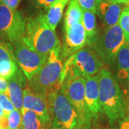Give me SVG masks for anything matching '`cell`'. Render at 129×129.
<instances>
[{"instance_id": "cell-1", "label": "cell", "mask_w": 129, "mask_h": 129, "mask_svg": "<svg viewBox=\"0 0 129 129\" xmlns=\"http://www.w3.org/2000/svg\"><path fill=\"white\" fill-rule=\"evenodd\" d=\"M101 110L108 117L111 124L123 118L125 113V103L116 80L110 70L103 69L97 74Z\"/></svg>"}, {"instance_id": "cell-2", "label": "cell", "mask_w": 129, "mask_h": 129, "mask_svg": "<svg viewBox=\"0 0 129 129\" xmlns=\"http://www.w3.org/2000/svg\"><path fill=\"white\" fill-rule=\"evenodd\" d=\"M60 54V47L51 51L40 70L29 80L28 88L47 96L60 90L63 70Z\"/></svg>"}, {"instance_id": "cell-3", "label": "cell", "mask_w": 129, "mask_h": 129, "mask_svg": "<svg viewBox=\"0 0 129 129\" xmlns=\"http://www.w3.org/2000/svg\"><path fill=\"white\" fill-rule=\"evenodd\" d=\"M22 40L34 50L47 57L52 50L60 47L55 31L49 27L42 14L28 19Z\"/></svg>"}, {"instance_id": "cell-4", "label": "cell", "mask_w": 129, "mask_h": 129, "mask_svg": "<svg viewBox=\"0 0 129 129\" xmlns=\"http://www.w3.org/2000/svg\"><path fill=\"white\" fill-rule=\"evenodd\" d=\"M103 62L94 50L91 47H83L66 60L62 75L70 74L86 78L96 75L103 68Z\"/></svg>"}, {"instance_id": "cell-5", "label": "cell", "mask_w": 129, "mask_h": 129, "mask_svg": "<svg viewBox=\"0 0 129 129\" xmlns=\"http://www.w3.org/2000/svg\"><path fill=\"white\" fill-rule=\"evenodd\" d=\"M53 127L62 129L82 128L79 116L61 90L49 95Z\"/></svg>"}, {"instance_id": "cell-6", "label": "cell", "mask_w": 129, "mask_h": 129, "mask_svg": "<svg viewBox=\"0 0 129 129\" xmlns=\"http://www.w3.org/2000/svg\"><path fill=\"white\" fill-rule=\"evenodd\" d=\"M125 42L123 30L117 24L99 35L92 47L103 62L111 65L115 63L118 51Z\"/></svg>"}, {"instance_id": "cell-7", "label": "cell", "mask_w": 129, "mask_h": 129, "mask_svg": "<svg viewBox=\"0 0 129 129\" xmlns=\"http://www.w3.org/2000/svg\"><path fill=\"white\" fill-rule=\"evenodd\" d=\"M85 79L81 76H74L64 74L62 76L60 90L73 105L79 116L82 128L88 125L90 118L85 104Z\"/></svg>"}, {"instance_id": "cell-8", "label": "cell", "mask_w": 129, "mask_h": 129, "mask_svg": "<svg viewBox=\"0 0 129 129\" xmlns=\"http://www.w3.org/2000/svg\"><path fill=\"white\" fill-rule=\"evenodd\" d=\"M26 20L17 9L0 5V39L12 46L22 40L25 35Z\"/></svg>"}, {"instance_id": "cell-9", "label": "cell", "mask_w": 129, "mask_h": 129, "mask_svg": "<svg viewBox=\"0 0 129 129\" xmlns=\"http://www.w3.org/2000/svg\"><path fill=\"white\" fill-rule=\"evenodd\" d=\"M14 47L17 64L29 81L40 70L47 57L34 50L22 40Z\"/></svg>"}, {"instance_id": "cell-10", "label": "cell", "mask_w": 129, "mask_h": 129, "mask_svg": "<svg viewBox=\"0 0 129 129\" xmlns=\"http://www.w3.org/2000/svg\"><path fill=\"white\" fill-rule=\"evenodd\" d=\"M64 31V43L60 52V57L67 60L76 52L87 45V40L82 22L74 24Z\"/></svg>"}, {"instance_id": "cell-11", "label": "cell", "mask_w": 129, "mask_h": 129, "mask_svg": "<svg viewBox=\"0 0 129 129\" xmlns=\"http://www.w3.org/2000/svg\"><path fill=\"white\" fill-rule=\"evenodd\" d=\"M22 108L34 111L47 122L51 123L52 113L49 96L32 90L26 86L23 90V103Z\"/></svg>"}, {"instance_id": "cell-12", "label": "cell", "mask_w": 129, "mask_h": 129, "mask_svg": "<svg viewBox=\"0 0 129 129\" xmlns=\"http://www.w3.org/2000/svg\"><path fill=\"white\" fill-rule=\"evenodd\" d=\"M18 70L12 45L0 39V77L9 80Z\"/></svg>"}, {"instance_id": "cell-13", "label": "cell", "mask_w": 129, "mask_h": 129, "mask_svg": "<svg viewBox=\"0 0 129 129\" xmlns=\"http://www.w3.org/2000/svg\"><path fill=\"white\" fill-rule=\"evenodd\" d=\"M85 83V104L90 119L97 118L101 112L99 103L98 75L88 77Z\"/></svg>"}, {"instance_id": "cell-14", "label": "cell", "mask_w": 129, "mask_h": 129, "mask_svg": "<svg viewBox=\"0 0 129 129\" xmlns=\"http://www.w3.org/2000/svg\"><path fill=\"white\" fill-rule=\"evenodd\" d=\"M22 71L19 70L17 73L8 80L7 88L5 93L9 97L15 109L21 111L23 103V86L26 83Z\"/></svg>"}, {"instance_id": "cell-15", "label": "cell", "mask_w": 129, "mask_h": 129, "mask_svg": "<svg viewBox=\"0 0 129 129\" xmlns=\"http://www.w3.org/2000/svg\"><path fill=\"white\" fill-rule=\"evenodd\" d=\"M120 4L113 3L107 0H99L96 8V14L108 27L118 24L121 14Z\"/></svg>"}, {"instance_id": "cell-16", "label": "cell", "mask_w": 129, "mask_h": 129, "mask_svg": "<svg viewBox=\"0 0 129 129\" xmlns=\"http://www.w3.org/2000/svg\"><path fill=\"white\" fill-rule=\"evenodd\" d=\"M82 23L86 33L87 45L92 47L99 36L97 28L95 14L91 11L83 9Z\"/></svg>"}, {"instance_id": "cell-17", "label": "cell", "mask_w": 129, "mask_h": 129, "mask_svg": "<svg viewBox=\"0 0 129 129\" xmlns=\"http://www.w3.org/2000/svg\"><path fill=\"white\" fill-rule=\"evenodd\" d=\"M22 115L19 129H49L51 123L47 122L34 111L25 108L21 109Z\"/></svg>"}, {"instance_id": "cell-18", "label": "cell", "mask_w": 129, "mask_h": 129, "mask_svg": "<svg viewBox=\"0 0 129 129\" xmlns=\"http://www.w3.org/2000/svg\"><path fill=\"white\" fill-rule=\"evenodd\" d=\"M69 0H56L55 2L48 8L45 18L49 27L54 31L60 22L63 14L64 7Z\"/></svg>"}, {"instance_id": "cell-19", "label": "cell", "mask_w": 129, "mask_h": 129, "mask_svg": "<svg viewBox=\"0 0 129 129\" xmlns=\"http://www.w3.org/2000/svg\"><path fill=\"white\" fill-rule=\"evenodd\" d=\"M118 75L121 80L129 78V43L125 42L117 55Z\"/></svg>"}, {"instance_id": "cell-20", "label": "cell", "mask_w": 129, "mask_h": 129, "mask_svg": "<svg viewBox=\"0 0 129 129\" xmlns=\"http://www.w3.org/2000/svg\"><path fill=\"white\" fill-rule=\"evenodd\" d=\"M83 9L75 0H70L69 6L64 14V30L74 24L82 22Z\"/></svg>"}, {"instance_id": "cell-21", "label": "cell", "mask_w": 129, "mask_h": 129, "mask_svg": "<svg viewBox=\"0 0 129 129\" xmlns=\"http://www.w3.org/2000/svg\"><path fill=\"white\" fill-rule=\"evenodd\" d=\"M118 24L123 30L125 41L129 43V7L121 12Z\"/></svg>"}, {"instance_id": "cell-22", "label": "cell", "mask_w": 129, "mask_h": 129, "mask_svg": "<svg viewBox=\"0 0 129 129\" xmlns=\"http://www.w3.org/2000/svg\"><path fill=\"white\" fill-rule=\"evenodd\" d=\"M22 115L21 111L14 109L7 115L9 129H19L22 124Z\"/></svg>"}, {"instance_id": "cell-23", "label": "cell", "mask_w": 129, "mask_h": 129, "mask_svg": "<svg viewBox=\"0 0 129 129\" xmlns=\"http://www.w3.org/2000/svg\"><path fill=\"white\" fill-rule=\"evenodd\" d=\"M0 106L2 107L4 115H9V113L15 109L14 104L10 100L9 97L5 92H0Z\"/></svg>"}, {"instance_id": "cell-24", "label": "cell", "mask_w": 129, "mask_h": 129, "mask_svg": "<svg viewBox=\"0 0 129 129\" xmlns=\"http://www.w3.org/2000/svg\"><path fill=\"white\" fill-rule=\"evenodd\" d=\"M82 8V9L89 10L96 14V8L99 0H75Z\"/></svg>"}, {"instance_id": "cell-25", "label": "cell", "mask_w": 129, "mask_h": 129, "mask_svg": "<svg viewBox=\"0 0 129 129\" xmlns=\"http://www.w3.org/2000/svg\"><path fill=\"white\" fill-rule=\"evenodd\" d=\"M21 0H0V5H3L10 9H17Z\"/></svg>"}, {"instance_id": "cell-26", "label": "cell", "mask_w": 129, "mask_h": 129, "mask_svg": "<svg viewBox=\"0 0 129 129\" xmlns=\"http://www.w3.org/2000/svg\"><path fill=\"white\" fill-rule=\"evenodd\" d=\"M56 0H37V4L45 8H49Z\"/></svg>"}, {"instance_id": "cell-27", "label": "cell", "mask_w": 129, "mask_h": 129, "mask_svg": "<svg viewBox=\"0 0 129 129\" xmlns=\"http://www.w3.org/2000/svg\"><path fill=\"white\" fill-rule=\"evenodd\" d=\"M0 128L2 129H9L7 116L2 115L0 117Z\"/></svg>"}, {"instance_id": "cell-28", "label": "cell", "mask_w": 129, "mask_h": 129, "mask_svg": "<svg viewBox=\"0 0 129 129\" xmlns=\"http://www.w3.org/2000/svg\"><path fill=\"white\" fill-rule=\"evenodd\" d=\"M118 129H129V115L120 121Z\"/></svg>"}, {"instance_id": "cell-29", "label": "cell", "mask_w": 129, "mask_h": 129, "mask_svg": "<svg viewBox=\"0 0 129 129\" xmlns=\"http://www.w3.org/2000/svg\"><path fill=\"white\" fill-rule=\"evenodd\" d=\"M8 83L5 79L0 77V92H5L7 88Z\"/></svg>"}, {"instance_id": "cell-30", "label": "cell", "mask_w": 129, "mask_h": 129, "mask_svg": "<svg viewBox=\"0 0 129 129\" xmlns=\"http://www.w3.org/2000/svg\"><path fill=\"white\" fill-rule=\"evenodd\" d=\"M107 1L116 4H129V0H107Z\"/></svg>"}, {"instance_id": "cell-31", "label": "cell", "mask_w": 129, "mask_h": 129, "mask_svg": "<svg viewBox=\"0 0 129 129\" xmlns=\"http://www.w3.org/2000/svg\"><path fill=\"white\" fill-rule=\"evenodd\" d=\"M51 129H62V128H56V127H52Z\"/></svg>"}, {"instance_id": "cell-32", "label": "cell", "mask_w": 129, "mask_h": 129, "mask_svg": "<svg viewBox=\"0 0 129 129\" xmlns=\"http://www.w3.org/2000/svg\"><path fill=\"white\" fill-rule=\"evenodd\" d=\"M0 129H2V128H0Z\"/></svg>"}, {"instance_id": "cell-33", "label": "cell", "mask_w": 129, "mask_h": 129, "mask_svg": "<svg viewBox=\"0 0 129 129\" xmlns=\"http://www.w3.org/2000/svg\"><path fill=\"white\" fill-rule=\"evenodd\" d=\"M97 129H99V128H97Z\"/></svg>"}]
</instances>
